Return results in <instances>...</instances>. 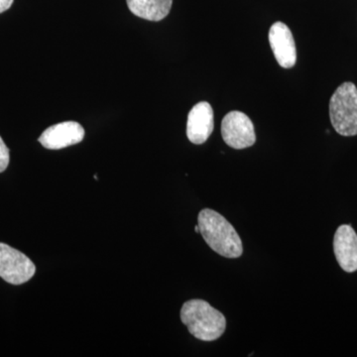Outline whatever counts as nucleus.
<instances>
[{
  "mask_svg": "<svg viewBox=\"0 0 357 357\" xmlns=\"http://www.w3.org/2000/svg\"><path fill=\"white\" fill-rule=\"evenodd\" d=\"M199 234L215 252L227 258H238L243 255L241 237L227 218L210 208L199 213Z\"/></svg>",
  "mask_w": 357,
  "mask_h": 357,
  "instance_id": "1",
  "label": "nucleus"
},
{
  "mask_svg": "<svg viewBox=\"0 0 357 357\" xmlns=\"http://www.w3.org/2000/svg\"><path fill=\"white\" fill-rule=\"evenodd\" d=\"M181 319L195 337L213 342L222 337L227 328L225 316L204 300L185 302L181 310Z\"/></svg>",
  "mask_w": 357,
  "mask_h": 357,
  "instance_id": "2",
  "label": "nucleus"
},
{
  "mask_svg": "<svg viewBox=\"0 0 357 357\" xmlns=\"http://www.w3.org/2000/svg\"><path fill=\"white\" fill-rule=\"evenodd\" d=\"M333 128L342 136L357 135V88L347 82L338 86L330 102Z\"/></svg>",
  "mask_w": 357,
  "mask_h": 357,
  "instance_id": "3",
  "label": "nucleus"
},
{
  "mask_svg": "<svg viewBox=\"0 0 357 357\" xmlns=\"http://www.w3.org/2000/svg\"><path fill=\"white\" fill-rule=\"evenodd\" d=\"M36 272L34 263L20 251L0 243V277L7 283L21 285L30 280Z\"/></svg>",
  "mask_w": 357,
  "mask_h": 357,
  "instance_id": "4",
  "label": "nucleus"
},
{
  "mask_svg": "<svg viewBox=\"0 0 357 357\" xmlns=\"http://www.w3.org/2000/svg\"><path fill=\"white\" fill-rule=\"evenodd\" d=\"M223 140L234 149H244L255 145V126L248 115L241 112H231L225 115L222 122Z\"/></svg>",
  "mask_w": 357,
  "mask_h": 357,
  "instance_id": "5",
  "label": "nucleus"
},
{
  "mask_svg": "<svg viewBox=\"0 0 357 357\" xmlns=\"http://www.w3.org/2000/svg\"><path fill=\"white\" fill-rule=\"evenodd\" d=\"M84 129L76 121H66L47 128L39 137V142L47 149L59 150L82 142Z\"/></svg>",
  "mask_w": 357,
  "mask_h": 357,
  "instance_id": "6",
  "label": "nucleus"
},
{
  "mask_svg": "<svg viewBox=\"0 0 357 357\" xmlns=\"http://www.w3.org/2000/svg\"><path fill=\"white\" fill-rule=\"evenodd\" d=\"M269 42L278 64L290 69L296 65L297 51L292 32L283 22H276L269 30Z\"/></svg>",
  "mask_w": 357,
  "mask_h": 357,
  "instance_id": "7",
  "label": "nucleus"
},
{
  "mask_svg": "<svg viewBox=\"0 0 357 357\" xmlns=\"http://www.w3.org/2000/svg\"><path fill=\"white\" fill-rule=\"evenodd\" d=\"M213 110L210 103H197L188 115V138L194 144H203L213 133Z\"/></svg>",
  "mask_w": 357,
  "mask_h": 357,
  "instance_id": "8",
  "label": "nucleus"
},
{
  "mask_svg": "<svg viewBox=\"0 0 357 357\" xmlns=\"http://www.w3.org/2000/svg\"><path fill=\"white\" fill-rule=\"evenodd\" d=\"M333 250L338 264L349 273L357 270V234L351 225L338 227L333 238Z\"/></svg>",
  "mask_w": 357,
  "mask_h": 357,
  "instance_id": "9",
  "label": "nucleus"
},
{
  "mask_svg": "<svg viewBox=\"0 0 357 357\" xmlns=\"http://www.w3.org/2000/svg\"><path fill=\"white\" fill-rule=\"evenodd\" d=\"M131 13L150 21L163 20L170 13L173 0H126Z\"/></svg>",
  "mask_w": 357,
  "mask_h": 357,
  "instance_id": "10",
  "label": "nucleus"
},
{
  "mask_svg": "<svg viewBox=\"0 0 357 357\" xmlns=\"http://www.w3.org/2000/svg\"><path fill=\"white\" fill-rule=\"evenodd\" d=\"M9 164V149L6 143L0 137V173L3 172L8 167Z\"/></svg>",
  "mask_w": 357,
  "mask_h": 357,
  "instance_id": "11",
  "label": "nucleus"
},
{
  "mask_svg": "<svg viewBox=\"0 0 357 357\" xmlns=\"http://www.w3.org/2000/svg\"><path fill=\"white\" fill-rule=\"evenodd\" d=\"M14 0H0V13L8 10L13 6Z\"/></svg>",
  "mask_w": 357,
  "mask_h": 357,
  "instance_id": "12",
  "label": "nucleus"
},
{
  "mask_svg": "<svg viewBox=\"0 0 357 357\" xmlns=\"http://www.w3.org/2000/svg\"><path fill=\"white\" fill-rule=\"evenodd\" d=\"M195 231H196L197 234H199V225H196V227H195Z\"/></svg>",
  "mask_w": 357,
  "mask_h": 357,
  "instance_id": "13",
  "label": "nucleus"
}]
</instances>
